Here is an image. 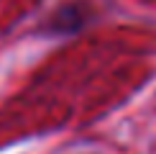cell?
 I'll return each instance as SVG.
<instances>
[{"label": "cell", "mask_w": 156, "mask_h": 154, "mask_svg": "<svg viewBox=\"0 0 156 154\" xmlns=\"http://www.w3.org/2000/svg\"><path fill=\"white\" fill-rule=\"evenodd\" d=\"M92 16V8L84 3H72V5H64L51 16V21L46 23V31L51 34H72V31L82 28L87 23V18Z\"/></svg>", "instance_id": "obj_1"}]
</instances>
